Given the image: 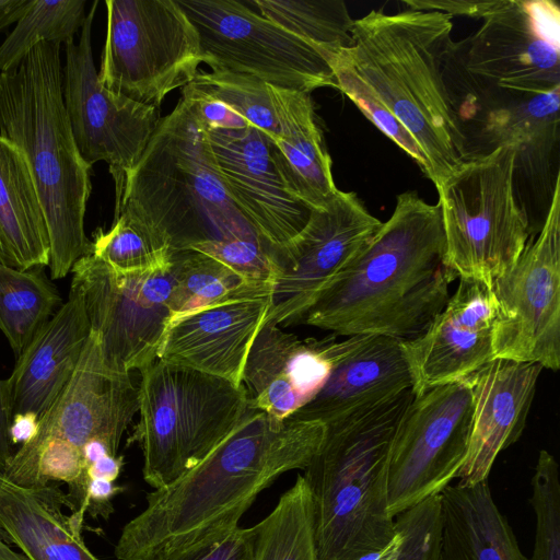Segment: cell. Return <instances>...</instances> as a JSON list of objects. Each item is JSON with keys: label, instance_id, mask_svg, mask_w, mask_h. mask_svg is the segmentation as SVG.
<instances>
[{"label": "cell", "instance_id": "obj_36", "mask_svg": "<svg viewBox=\"0 0 560 560\" xmlns=\"http://www.w3.org/2000/svg\"><path fill=\"white\" fill-rule=\"evenodd\" d=\"M191 84L222 101L248 125L261 130L271 139L281 136L270 88L265 81L244 73L213 70L198 72Z\"/></svg>", "mask_w": 560, "mask_h": 560}, {"label": "cell", "instance_id": "obj_14", "mask_svg": "<svg viewBox=\"0 0 560 560\" xmlns=\"http://www.w3.org/2000/svg\"><path fill=\"white\" fill-rule=\"evenodd\" d=\"M471 421L468 380L413 396L396 425L389 447L390 517L439 495L455 479L467 456Z\"/></svg>", "mask_w": 560, "mask_h": 560}, {"label": "cell", "instance_id": "obj_6", "mask_svg": "<svg viewBox=\"0 0 560 560\" xmlns=\"http://www.w3.org/2000/svg\"><path fill=\"white\" fill-rule=\"evenodd\" d=\"M412 389L326 425L302 475L312 495L317 560H355L396 535L387 511V464Z\"/></svg>", "mask_w": 560, "mask_h": 560}, {"label": "cell", "instance_id": "obj_32", "mask_svg": "<svg viewBox=\"0 0 560 560\" xmlns=\"http://www.w3.org/2000/svg\"><path fill=\"white\" fill-rule=\"evenodd\" d=\"M255 525L254 560H317L313 501L302 475Z\"/></svg>", "mask_w": 560, "mask_h": 560}, {"label": "cell", "instance_id": "obj_43", "mask_svg": "<svg viewBox=\"0 0 560 560\" xmlns=\"http://www.w3.org/2000/svg\"><path fill=\"white\" fill-rule=\"evenodd\" d=\"M39 429V417L32 411L19 412L12 416L9 428L11 444H27L37 434Z\"/></svg>", "mask_w": 560, "mask_h": 560}, {"label": "cell", "instance_id": "obj_31", "mask_svg": "<svg viewBox=\"0 0 560 560\" xmlns=\"http://www.w3.org/2000/svg\"><path fill=\"white\" fill-rule=\"evenodd\" d=\"M175 288L171 302L172 320L232 299L261 296L270 290L246 281L219 260L198 252L172 255Z\"/></svg>", "mask_w": 560, "mask_h": 560}, {"label": "cell", "instance_id": "obj_39", "mask_svg": "<svg viewBox=\"0 0 560 560\" xmlns=\"http://www.w3.org/2000/svg\"><path fill=\"white\" fill-rule=\"evenodd\" d=\"M256 538V525H240L226 534L164 551L154 560H254Z\"/></svg>", "mask_w": 560, "mask_h": 560}, {"label": "cell", "instance_id": "obj_8", "mask_svg": "<svg viewBox=\"0 0 560 560\" xmlns=\"http://www.w3.org/2000/svg\"><path fill=\"white\" fill-rule=\"evenodd\" d=\"M518 151L501 145L468 158L436 187L445 260L456 278L493 280L513 267L529 240L515 186Z\"/></svg>", "mask_w": 560, "mask_h": 560}, {"label": "cell", "instance_id": "obj_5", "mask_svg": "<svg viewBox=\"0 0 560 560\" xmlns=\"http://www.w3.org/2000/svg\"><path fill=\"white\" fill-rule=\"evenodd\" d=\"M60 43L43 42L0 72V135L24 153L44 209L50 278H65L90 252L84 217L91 168L79 152L63 102Z\"/></svg>", "mask_w": 560, "mask_h": 560}, {"label": "cell", "instance_id": "obj_27", "mask_svg": "<svg viewBox=\"0 0 560 560\" xmlns=\"http://www.w3.org/2000/svg\"><path fill=\"white\" fill-rule=\"evenodd\" d=\"M439 560H526L497 506L488 480L448 485L440 493Z\"/></svg>", "mask_w": 560, "mask_h": 560}, {"label": "cell", "instance_id": "obj_3", "mask_svg": "<svg viewBox=\"0 0 560 560\" xmlns=\"http://www.w3.org/2000/svg\"><path fill=\"white\" fill-rule=\"evenodd\" d=\"M455 279L445 260L439 202L405 191L396 197L389 219L298 324L346 337L374 334L408 340L445 307Z\"/></svg>", "mask_w": 560, "mask_h": 560}, {"label": "cell", "instance_id": "obj_22", "mask_svg": "<svg viewBox=\"0 0 560 560\" xmlns=\"http://www.w3.org/2000/svg\"><path fill=\"white\" fill-rule=\"evenodd\" d=\"M542 366L495 358L468 380L472 421L466 459L455 479L472 486L488 480L497 456L523 433Z\"/></svg>", "mask_w": 560, "mask_h": 560}, {"label": "cell", "instance_id": "obj_42", "mask_svg": "<svg viewBox=\"0 0 560 560\" xmlns=\"http://www.w3.org/2000/svg\"><path fill=\"white\" fill-rule=\"evenodd\" d=\"M12 410L5 380H0V471L5 470L13 453L9 439Z\"/></svg>", "mask_w": 560, "mask_h": 560}, {"label": "cell", "instance_id": "obj_11", "mask_svg": "<svg viewBox=\"0 0 560 560\" xmlns=\"http://www.w3.org/2000/svg\"><path fill=\"white\" fill-rule=\"evenodd\" d=\"M70 271L71 285L83 296L105 364L131 374L153 363L172 320V260L154 270L121 272L88 253Z\"/></svg>", "mask_w": 560, "mask_h": 560}, {"label": "cell", "instance_id": "obj_26", "mask_svg": "<svg viewBox=\"0 0 560 560\" xmlns=\"http://www.w3.org/2000/svg\"><path fill=\"white\" fill-rule=\"evenodd\" d=\"M462 101L455 109L466 137V151L475 141L468 156L472 148V155H478L501 145H512L520 154L558 137L560 88L541 93H477Z\"/></svg>", "mask_w": 560, "mask_h": 560}, {"label": "cell", "instance_id": "obj_23", "mask_svg": "<svg viewBox=\"0 0 560 560\" xmlns=\"http://www.w3.org/2000/svg\"><path fill=\"white\" fill-rule=\"evenodd\" d=\"M330 373L325 339L301 340L278 325H262L242 375L252 407L285 420L308 404Z\"/></svg>", "mask_w": 560, "mask_h": 560}, {"label": "cell", "instance_id": "obj_35", "mask_svg": "<svg viewBox=\"0 0 560 560\" xmlns=\"http://www.w3.org/2000/svg\"><path fill=\"white\" fill-rule=\"evenodd\" d=\"M117 271L142 272L166 267L171 253L137 217L120 211L109 230L93 233L90 252Z\"/></svg>", "mask_w": 560, "mask_h": 560}, {"label": "cell", "instance_id": "obj_10", "mask_svg": "<svg viewBox=\"0 0 560 560\" xmlns=\"http://www.w3.org/2000/svg\"><path fill=\"white\" fill-rule=\"evenodd\" d=\"M98 79L108 90L159 107L191 83L202 62L198 32L176 0H106Z\"/></svg>", "mask_w": 560, "mask_h": 560}, {"label": "cell", "instance_id": "obj_7", "mask_svg": "<svg viewBox=\"0 0 560 560\" xmlns=\"http://www.w3.org/2000/svg\"><path fill=\"white\" fill-rule=\"evenodd\" d=\"M140 374L139 420L127 444L140 447L143 479L155 490L200 463L252 406L243 384L160 359Z\"/></svg>", "mask_w": 560, "mask_h": 560}, {"label": "cell", "instance_id": "obj_44", "mask_svg": "<svg viewBox=\"0 0 560 560\" xmlns=\"http://www.w3.org/2000/svg\"><path fill=\"white\" fill-rule=\"evenodd\" d=\"M124 466V456L105 455L88 466L86 481L93 478H102L115 482Z\"/></svg>", "mask_w": 560, "mask_h": 560}, {"label": "cell", "instance_id": "obj_24", "mask_svg": "<svg viewBox=\"0 0 560 560\" xmlns=\"http://www.w3.org/2000/svg\"><path fill=\"white\" fill-rule=\"evenodd\" d=\"M90 332L83 296L70 285L67 302L35 334L5 380L12 416L32 411L40 417L50 407L71 378Z\"/></svg>", "mask_w": 560, "mask_h": 560}, {"label": "cell", "instance_id": "obj_38", "mask_svg": "<svg viewBox=\"0 0 560 560\" xmlns=\"http://www.w3.org/2000/svg\"><path fill=\"white\" fill-rule=\"evenodd\" d=\"M402 537L397 560H439L441 540L440 494L430 497L395 516Z\"/></svg>", "mask_w": 560, "mask_h": 560}, {"label": "cell", "instance_id": "obj_12", "mask_svg": "<svg viewBox=\"0 0 560 560\" xmlns=\"http://www.w3.org/2000/svg\"><path fill=\"white\" fill-rule=\"evenodd\" d=\"M196 27L202 62L211 70L244 73L268 84L311 93L336 88L326 58L236 0H176Z\"/></svg>", "mask_w": 560, "mask_h": 560}, {"label": "cell", "instance_id": "obj_1", "mask_svg": "<svg viewBox=\"0 0 560 560\" xmlns=\"http://www.w3.org/2000/svg\"><path fill=\"white\" fill-rule=\"evenodd\" d=\"M325 432L318 421L278 420L252 407L200 463L145 494L144 509L121 529L116 559L154 560L240 526L265 489L283 474L307 467Z\"/></svg>", "mask_w": 560, "mask_h": 560}, {"label": "cell", "instance_id": "obj_13", "mask_svg": "<svg viewBox=\"0 0 560 560\" xmlns=\"http://www.w3.org/2000/svg\"><path fill=\"white\" fill-rule=\"evenodd\" d=\"M560 177L535 240L511 269L492 282L497 313L494 358L560 368Z\"/></svg>", "mask_w": 560, "mask_h": 560}, {"label": "cell", "instance_id": "obj_2", "mask_svg": "<svg viewBox=\"0 0 560 560\" xmlns=\"http://www.w3.org/2000/svg\"><path fill=\"white\" fill-rule=\"evenodd\" d=\"M452 16L372 10L354 20L351 45L329 66L336 88L365 117L384 113L424 153L439 187L467 159L466 137L444 80Z\"/></svg>", "mask_w": 560, "mask_h": 560}, {"label": "cell", "instance_id": "obj_18", "mask_svg": "<svg viewBox=\"0 0 560 560\" xmlns=\"http://www.w3.org/2000/svg\"><path fill=\"white\" fill-rule=\"evenodd\" d=\"M208 139L221 180L231 200L252 225L269 258L308 221L312 208L291 190L273 140L248 125L209 130Z\"/></svg>", "mask_w": 560, "mask_h": 560}, {"label": "cell", "instance_id": "obj_40", "mask_svg": "<svg viewBox=\"0 0 560 560\" xmlns=\"http://www.w3.org/2000/svg\"><path fill=\"white\" fill-rule=\"evenodd\" d=\"M182 94L194 101L199 116L209 130L242 129L248 126L247 121L226 104L201 92L191 83L182 89Z\"/></svg>", "mask_w": 560, "mask_h": 560}, {"label": "cell", "instance_id": "obj_46", "mask_svg": "<svg viewBox=\"0 0 560 560\" xmlns=\"http://www.w3.org/2000/svg\"><path fill=\"white\" fill-rule=\"evenodd\" d=\"M81 451L86 468L92 463H94L95 460L100 459L105 455H116L108 445V443L102 439L90 440L83 445Z\"/></svg>", "mask_w": 560, "mask_h": 560}, {"label": "cell", "instance_id": "obj_20", "mask_svg": "<svg viewBox=\"0 0 560 560\" xmlns=\"http://www.w3.org/2000/svg\"><path fill=\"white\" fill-rule=\"evenodd\" d=\"M401 339L352 335L325 339L329 376L318 394L290 418L325 425L384 404L412 389Z\"/></svg>", "mask_w": 560, "mask_h": 560}, {"label": "cell", "instance_id": "obj_19", "mask_svg": "<svg viewBox=\"0 0 560 560\" xmlns=\"http://www.w3.org/2000/svg\"><path fill=\"white\" fill-rule=\"evenodd\" d=\"M495 313L492 284L459 279L455 293L427 329L401 342L415 396L465 381L495 359Z\"/></svg>", "mask_w": 560, "mask_h": 560}, {"label": "cell", "instance_id": "obj_25", "mask_svg": "<svg viewBox=\"0 0 560 560\" xmlns=\"http://www.w3.org/2000/svg\"><path fill=\"white\" fill-rule=\"evenodd\" d=\"M57 486L21 487L0 471V532L27 560H100L85 545L82 523Z\"/></svg>", "mask_w": 560, "mask_h": 560}, {"label": "cell", "instance_id": "obj_17", "mask_svg": "<svg viewBox=\"0 0 560 560\" xmlns=\"http://www.w3.org/2000/svg\"><path fill=\"white\" fill-rule=\"evenodd\" d=\"M138 411L139 385L131 374L105 364L98 337L91 330L71 378L39 417L36 436L12 455L4 475L31 488L37 455L54 439L80 450L90 440L102 439L117 455L121 438Z\"/></svg>", "mask_w": 560, "mask_h": 560}, {"label": "cell", "instance_id": "obj_4", "mask_svg": "<svg viewBox=\"0 0 560 560\" xmlns=\"http://www.w3.org/2000/svg\"><path fill=\"white\" fill-rule=\"evenodd\" d=\"M182 95L126 176L115 215L137 217L171 255L191 250L218 260L232 242L260 240L228 195L194 101Z\"/></svg>", "mask_w": 560, "mask_h": 560}, {"label": "cell", "instance_id": "obj_41", "mask_svg": "<svg viewBox=\"0 0 560 560\" xmlns=\"http://www.w3.org/2000/svg\"><path fill=\"white\" fill-rule=\"evenodd\" d=\"M504 0H402L409 10L434 11L451 15H466L482 20L497 10Z\"/></svg>", "mask_w": 560, "mask_h": 560}, {"label": "cell", "instance_id": "obj_30", "mask_svg": "<svg viewBox=\"0 0 560 560\" xmlns=\"http://www.w3.org/2000/svg\"><path fill=\"white\" fill-rule=\"evenodd\" d=\"M61 302L45 267L19 270L0 262V330L16 358Z\"/></svg>", "mask_w": 560, "mask_h": 560}, {"label": "cell", "instance_id": "obj_33", "mask_svg": "<svg viewBox=\"0 0 560 560\" xmlns=\"http://www.w3.org/2000/svg\"><path fill=\"white\" fill-rule=\"evenodd\" d=\"M260 14L326 58L351 45L353 21L341 0H255Z\"/></svg>", "mask_w": 560, "mask_h": 560}, {"label": "cell", "instance_id": "obj_9", "mask_svg": "<svg viewBox=\"0 0 560 560\" xmlns=\"http://www.w3.org/2000/svg\"><path fill=\"white\" fill-rule=\"evenodd\" d=\"M451 95L541 93L560 88V10L550 0H504L444 59Z\"/></svg>", "mask_w": 560, "mask_h": 560}, {"label": "cell", "instance_id": "obj_28", "mask_svg": "<svg viewBox=\"0 0 560 560\" xmlns=\"http://www.w3.org/2000/svg\"><path fill=\"white\" fill-rule=\"evenodd\" d=\"M281 136L277 145L284 177L293 194L310 208L324 206L339 190L331 159L316 121L311 93L269 84Z\"/></svg>", "mask_w": 560, "mask_h": 560}, {"label": "cell", "instance_id": "obj_48", "mask_svg": "<svg viewBox=\"0 0 560 560\" xmlns=\"http://www.w3.org/2000/svg\"><path fill=\"white\" fill-rule=\"evenodd\" d=\"M0 560H27L22 553L14 551L0 536Z\"/></svg>", "mask_w": 560, "mask_h": 560}, {"label": "cell", "instance_id": "obj_37", "mask_svg": "<svg viewBox=\"0 0 560 560\" xmlns=\"http://www.w3.org/2000/svg\"><path fill=\"white\" fill-rule=\"evenodd\" d=\"M530 505L536 516L535 541L526 560H560L559 465L541 450L532 477Z\"/></svg>", "mask_w": 560, "mask_h": 560}, {"label": "cell", "instance_id": "obj_16", "mask_svg": "<svg viewBox=\"0 0 560 560\" xmlns=\"http://www.w3.org/2000/svg\"><path fill=\"white\" fill-rule=\"evenodd\" d=\"M381 225L354 192L338 190L324 206L312 209L302 231L270 253L272 284L264 324H298Z\"/></svg>", "mask_w": 560, "mask_h": 560}, {"label": "cell", "instance_id": "obj_29", "mask_svg": "<svg viewBox=\"0 0 560 560\" xmlns=\"http://www.w3.org/2000/svg\"><path fill=\"white\" fill-rule=\"evenodd\" d=\"M49 261L48 226L31 167L0 135V262L27 270Z\"/></svg>", "mask_w": 560, "mask_h": 560}, {"label": "cell", "instance_id": "obj_47", "mask_svg": "<svg viewBox=\"0 0 560 560\" xmlns=\"http://www.w3.org/2000/svg\"><path fill=\"white\" fill-rule=\"evenodd\" d=\"M402 537L399 532L396 533L394 538L382 549L365 553L355 560H397Z\"/></svg>", "mask_w": 560, "mask_h": 560}, {"label": "cell", "instance_id": "obj_34", "mask_svg": "<svg viewBox=\"0 0 560 560\" xmlns=\"http://www.w3.org/2000/svg\"><path fill=\"white\" fill-rule=\"evenodd\" d=\"M84 0H34L0 45V72L16 67L43 42L67 43L86 19Z\"/></svg>", "mask_w": 560, "mask_h": 560}, {"label": "cell", "instance_id": "obj_15", "mask_svg": "<svg viewBox=\"0 0 560 560\" xmlns=\"http://www.w3.org/2000/svg\"><path fill=\"white\" fill-rule=\"evenodd\" d=\"M92 3L79 42L66 43L63 102L80 154L91 166L104 161L115 182L118 203L128 173L140 160L158 121L159 107L129 100L105 88L92 54Z\"/></svg>", "mask_w": 560, "mask_h": 560}, {"label": "cell", "instance_id": "obj_21", "mask_svg": "<svg viewBox=\"0 0 560 560\" xmlns=\"http://www.w3.org/2000/svg\"><path fill=\"white\" fill-rule=\"evenodd\" d=\"M270 307V294L232 299L174 320L158 359L242 385L247 354Z\"/></svg>", "mask_w": 560, "mask_h": 560}, {"label": "cell", "instance_id": "obj_45", "mask_svg": "<svg viewBox=\"0 0 560 560\" xmlns=\"http://www.w3.org/2000/svg\"><path fill=\"white\" fill-rule=\"evenodd\" d=\"M34 0H0V31L24 15Z\"/></svg>", "mask_w": 560, "mask_h": 560}]
</instances>
